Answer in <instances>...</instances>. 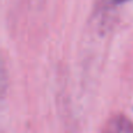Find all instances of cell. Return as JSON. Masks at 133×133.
<instances>
[{"instance_id": "obj_2", "label": "cell", "mask_w": 133, "mask_h": 133, "mask_svg": "<svg viewBox=\"0 0 133 133\" xmlns=\"http://www.w3.org/2000/svg\"><path fill=\"white\" fill-rule=\"evenodd\" d=\"M115 1H117V2H124V1H129V0H115Z\"/></svg>"}, {"instance_id": "obj_1", "label": "cell", "mask_w": 133, "mask_h": 133, "mask_svg": "<svg viewBox=\"0 0 133 133\" xmlns=\"http://www.w3.org/2000/svg\"><path fill=\"white\" fill-rule=\"evenodd\" d=\"M103 133H133V126L126 118L116 117L109 122Z\"/></svg>"}]
</instances>
